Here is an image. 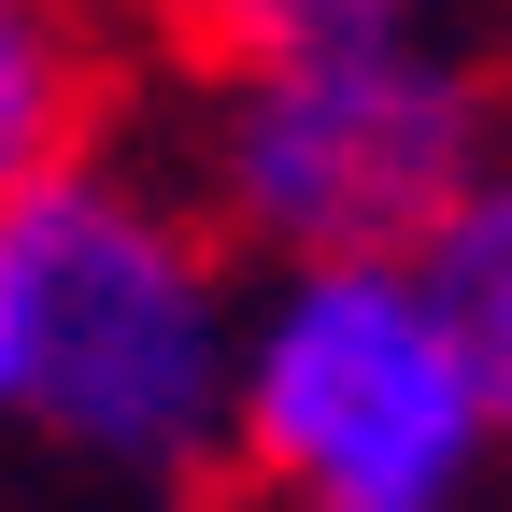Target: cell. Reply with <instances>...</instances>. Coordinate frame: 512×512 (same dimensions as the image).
<instances>
[{
	"mask_svg": "<svg viewBox=\"0 0 512 512\" xmlns=\"http://www.w3.org/2000/svg\"><path fill=\"white\" fill-rule=\"evenodd\" d=\"M242 271L157 157L0 214V512H228Z\"/></svg>",
	"mask_w": 512,
	"mask_h": 512,
	"instance_id": "1",
	"label": "cell"
},
{
	"mask_svg": "<svg viewBox=\"0 0 512 512\" xmlns=\"http://www.w3.org/2000/svg\"><path fill=\"white\" fill-rule=\"evenodd\" d=\"M512 441V342L456 328L413 256L242 271L228 512H484Z\"/></svg>",
	"mask_w": 512,
	"mask_h": 512,
	"instance_id": "2",
	"label": "cell"
},
{
	"mask_svg": "<svg viewBox=\"0 0 512 512\" xmlns=\"http://www.w3.org/2000/svg\"><path fill=\"white\" fill-rule=\"evenodd\" d=\"M470 185H498L484 57L456 29H413L356 57L214 72L171 200L228 242V271H342V256H413Z\"/></svg>",
	"mask_w": 512,
	"mask_h": 512,
	"instance_id": "3",
	"label": "cell"
},
{
	"mask_svg": "<svg viewBox=\"0 0 512 512\" xmlns=\"http://www.w3.org/2000/svg\"><path fill=\"white\" fill-rule=\"evenodd\" d=\"M128 15L114 0H0V214L114 157Z\"/></svg>",
	"mask_w": 512,
	"mask_h": 512,
	"instance_id": "4",
	"label": "cell"
},
{
	"mask_svg": "<svg viewBox=\"0 0 512 512\" xmlns=\"http://www.w3.org/2000/svg\"><path fill=\"white\" fill-rule=\"evenodd\" d=\"M185 72H285V57H356V43H413V29H456L441 0H128Z\"/></svg>",
	"mask_w": 512,
	"mask_h": 512,
	"instance_id": "5",
	"label": "cell"
}]
</instances>
